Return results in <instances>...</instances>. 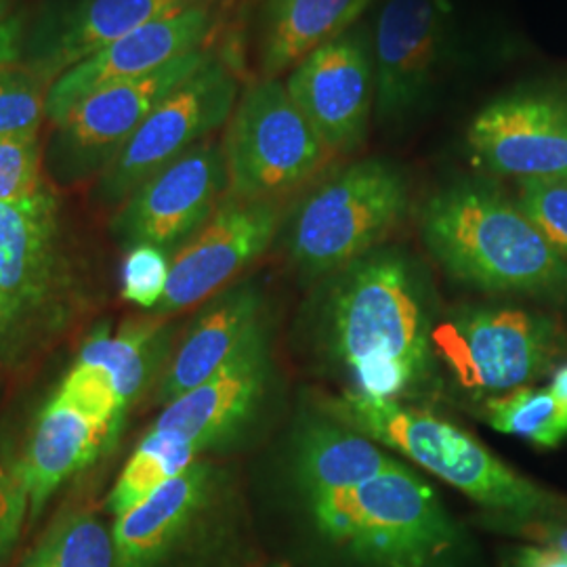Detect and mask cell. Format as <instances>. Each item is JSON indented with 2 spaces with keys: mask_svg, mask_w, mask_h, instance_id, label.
<instances>
[{
  "mask_svg": "<svg viewBox=\"0 0 567 567\" xmlns=\"http://www.w3.org/2000/svg\"><path fill=\"white\" fill-rule=\"evenodd\" d=\"M320 339L353 393L400 400L423 385L433 362L429 282L398 246H379L326 276Z\"/></svg>",
  "mask_w": 567,
  "mask_h": 567,
  "instance_id": "6da1fadb",
  "label": "cell"
},
{
  "mask_svg": "<svg viewBox=\"0 0 567 567\" xmlns=\"http://www.w3.org/2000/svg\"><path fill=\"white\" fill-rule=\"evenodd\" d=\"M419 227L429 255L456 282L496 295L567 299V259L489 182L440 187Z\"/></svg>",
  "mask_w": 567,
  "mask_h": 567,
  "instance_id": "7a4b0ae2",
  "label": "cell"
},
{
  "mask_svg": "<svg viewBox=\"0 0 567 567\" xmlns=\"http://www.w3.org/2000/svg\"><path fill=\"white\" fill-rule=\"evenodd\" d=\"M328 410L344 426L414 461L482 507L536 519L561 505V498L519 475L465 429L429 412L353 391L332 400Z\"/></svg>",
  "mask_w": 567,
  "mask_h": 567,
  "instance_id": "3957f363",
  "label": "cell"
},
{
  "mask_svg": "<svg viewBox=\"0 0 567 567\" xmlns=\"http://www.w3.org/2000/svg\"><path fill=\"white\" fill-rule=\"evenodd\" d=\"M328 543L377 567H437L456 527L433 487L400 465L309 503Z\"/></svg>",
  "mask_w": 567,
  "mask_h": 567,
  "instance_id": "277c9868",
  "label": "cell"
},
{
  "mask_svg": "<svg viewBox=\"0 0 567 567\" xmlns=\"http://www.w3.org/2000/svg\"><path fill=\"white\" fill-rule=\"evenodd\" d=\"M408 208L410 183L398 164H347L297 206L288 231L290 259L307 278H326L383 246Z\"/></svg>",
  "mask_w": 567,
  "mask_h": 567,
  "instance_id": "5b68a950",
  "label": "cell"
},
{
  "mask_svg": "<svg viewBox=\"0 0 567 567\" xmlns=\"http://www.w3.org/2000/svg\"><path fill=\"white\" fill-rule=\"evenodd\" d=\"M227 196L278 203L311 182L332 156L280 79L244 91L224 142Z\"/></svg>",
  "mask_w": 567,
  "mask_h": 567,
  "instance_id": "8992f818",
  "label": "cell"
},
{
  "mask_svg": "<svg viewBox=\"0 0 567 567\" xmlns=\"http://www.w3.org/2000/svg\"><path fill=\"white\" fill-rule=\"evenodd\" d=\"M433 353L461 385L505 395L545 377L564 347L553 318L522 307H473L435 324Z\"/></svg>",
  "mask_w": 567,
  "mask_h": 567,
  "instance_id": "52a82bcc",
  "label": "cell"
},
{
  "mask_svg": "<svg viewBox=\"0 0 567 567\" xmlns=\"http://www.w3.org/2000/svg\"><path fill=\"white\" fill-rule=\"evenodd\" d=\"M374 121L402 126L433 105L456 55L452 0H385L370 28Z\"/></svg>",
  "mask_w": 567,
  "mask_h": 567,
  "instance_id": "ba28073f",
  "label": "cell"
},
{
  "mask_svg": "<svg viewBox=\"0 0 567 567\" xmlns=\"http://www.w3.org/2000/svg\"><path fill=\"white\" fill-rule=\"evenodd\" d=\"M471 163L496 177H567V79L526 82L475 112L465 133Z\"/></svg>",
  "mask_w": 567,
  "mask_h": 567,
  "instance_id": "9c48e42d",
  "label": "cell"
},
{
  "mask_svg": "<svg viewBox=\"0 0 567 567\" xmlns=\"http://www.w3.org/2000/svg\"><path fill=\"white\" fill-rule=\"evenodd\" d=\"M213 58L210 51H194L143 79L107 86L76 103L55 122L49 140L51 175L61 183H76L103 173L154 107Z\"/></svg>",
  "mask_w": 567,
  "mask_h": 567,
  "instance_id": "30bf717a",
  "label": "cell"
},
{
  "mask_svg": "<svg viewBox=\"0 0 567 567\" xmlns=\"http://www.w3.org/2000/svg\"><path fill=\"white\" fill-rule=\"evenodd\" d=\"M236 103V76L213 58L154 107L121 154L107 164L100 177L97 198L103 204L124 203L152 175L221 128L231 118Z\"/></svg>",
  "mask_w": 567,
  "mask_h": 567,
  "instance_id": "8fae6325",
  "label": "cell"
},
{
  "mask_svg": "<svg viewBox=\"0 0 567 567\" xmlns=\"http://www.w3.org/2000/svg\"><path fill=\"white\" fill-rule=\"evenodd\" d=\"M284 84L330 154L360 152L374 121L377 97L370 25L360 21L307 55Z\"/></svg>",
  "mask_w": 567,
  "mask_h": 567,
  "instance_id": "7c38bea8",
  "label": "cell"
},
{
  "mask_svg": "<svg viewBox=\"0 0 567 567\" xmlns=\"http://www.w3.org/2000/svg\"><path fill=\"white\" fill-rule=\"evenodd\" d=\"M227 189L224 143L204 140L164 166L122 203L112 231L122 244L175 255L219 208Z\"/></svg>",
  "mask_w": 567,
  "mask_h": 567,
  "instance_id": "4fadbf2b",
  "label": "cell"
},
{
  "mask_svg": "<svg viewBox=\"0 0 567 567\" xmlns=\"http://www.w3.org/2000/svg\"><path fill=\"white\" fill-rule=\"evenodd\" d=\"M224 20V0H200L150 21L63 72L47 93V118L60 122L93 93L137 81L171 61L203 51Z\"/></svg>",
  "mask_w": 567,
  "mask_h": 567,
  "instance_id": "5bb4252c",
  "label": "cell"
},
{
  "mask_svg": "<svg viewBox=\"0 0 567 567\" xmlns=\"http://www.w3.org/2000/svg\"><path fill=\"white\" fill-rule=\"evenodd\" d=\"M200 0H41L23 13L20 65L49 86L150 21Z\"/></svg>",
  "mask_w": 567,
  "mask_h": 567,
  "instance_id": "9a60e30c",
  "label": "cell"
},
{
  "mask_svg": "<svg viewBox=\"0 0 567 567\" xmlns=\"http://www.w3.org/2000/svg\"><path fill=\"white\" fill-rule=\"evenodd\" d=\"M280 225V204L227 196L203 229L173 255L166 292L154 311L177 313L217 295L264 255Z\"/></svg>",
  "mask_w": 567,
  "mask_h": 567,
  "instance_id": "2e32d148",
  "label": "cell"
},
{
  "mask_svg": "<svg viewBox=\"0 0 567 567\" xmlns=\"http://www.w3.org/2000/svg\"><path fill=\"white\" fill-rule=\"evenodd\" d=\"M219 496V471L196 461L131 508L112 527L118 567H175L208 526Z\"/></svg>",
  "mask_w": 567,
  "mask_h": 567,
  "instance_id": "e0dca14e",
  "label": "cell"
},
{
  "mask_svg": "<svg viewBox=\"0 0 567 567\" xmlns=\"http://www.w3.org/2000/svg\"><path fill=\"white\" fill-rule=\"evenodd\" d=\"M60 206L49 187L0 203V299L11 337L55 295L61 280Z\"/></svg>",
  "mask_w": 567,
  "mask_h": 567,
  "instance_id": "ac0fdd59",
  "label": "cell"
},
{
  "mask_svg": "<svg viewBox=\"0 0 567 567\" xmlns=\"http://www.w3.org/2000/svg\"><path fill=\"white\" fill-rule=\"evenodd\" d=\"M271 360L264 326L203 385L166 404L152 429L175 431L203 450L236 435L255 414L269 383Z\"/></svg>",
  "mask_w": 567,
  "mask_h": 567,
  "instance_id": "d6986e66",
  "label": "cell"
},
{
  "mask_svg": "<svg viewBox=\"0 0 567 567\" xmlns=\"http://www.w3.org/2000/svg\"><path fill=\"white\" fill-rule=\"evenodd\" d=\"M261 324V295L255 286L225 290L189 328L164 368L158 402L171 404L221 370Z\"/></svg>",
  "mask_w": 567,
  "mask_h": 567,
  "instance_id": "ffe728a7",
  "label": "cell"
},
{
  "mask_svg": "<svg viewBox=\"0 0 567 567\" xmlns=\"http://www.w3.org/2000/svg\"><path fill=\"white\" fill-rule=\"evenodd\" d=\"M114 437L112 426L53 395L42 408L25 454L16 466L28 489L30 517H39L55 489L91 465Z\"/></svg>",
  "mask_w": 567,
  "mask_h": 567,
  "instance_id": "44dd1931",
  "label": "cell"
},
{
  "mask_svg": "<svg viewBox=\"0 0 567 567\" xmlns=\"http://www.w3.org/2000/svg\"><path fill=\"white\" fill-rule=\"evenodd\" d=\"M374 0H259L257 55L264 79H280L358 25Z\"/></svg>",
  "mask_w": 567,
  "mask_h": 567,
  "instance_id": "7402d4cb",
  "label": "cell"
},
{
  "mask_svg": "<svg viewBox=\"0 0 567 567\" xmlns=\"http://www.w3.org/2000/svg\"><path fill=\"white\" fill-rule=\"evenodd\" d=\"M395 465L400 461L349 426H307L297 446V477L309 503L358 487Z\"/></svg>",
  "mask_w": 567,
  "mask_h": 567,
  "instance_id": "603a6c76",
  "label": "cell"
},
{
  "mask_svg": "<svg viewBox=\"0 0 567 567\" xmlns=\"http://www.w3.org/2000/svg\"><path fill=\"white\" fill-rule=\"evenodd\" d=\"M171 349V328L161 320L122 326L112 337L103 328L81 349L76 362L102 368L112 379L124 412L163 377Z\"/></svg>",
  "mask_w": 567,
  "mask_h": 567,
  "instance_id": "cb8c5ba5",
  "label": "cell"
},
{
  "mask_svg": "<svg viewBox=\"0 0 567 567\" xmlns=\"http://www.w3.org/2000/svg\"><path fill=\"white\" fill-rule=\"evenodd\" d=\"M203 452V447L183 437L182 433L150 429L112 487L105 503L107 513L118 519L131 508L142 505L150 494L194 465Z\"/></svg>",
  "mask_w": 567,
  "mask_h": 567,
  "instance_id": "d4e9b609",
  "label": "cell"
},
{
  "mask_svg": "<svg viewBox=\"0 0 567 567\" xmlns=\"http://www.w3.org/2000/svg\"><path fill=\"white\" fill-rule=\"evenodd\" d=\"M21 567H118L114 532L89 511L63 513Z\"/></svg>",
  "mask_w": 567,
  "mask_h": 567,
  "instance_id": "484cf974",
  "label": "cell"
},
{
  "mask_svg": "<svg viewBox=\"0 0 567 567\" xmlns=\"http://www.w3.org/2000/svg\"><path fill=\"white\" fill-rule=\"evenodd\" d=\"M487 425L540 447H557L567 440V402L550 389L522 386L489 398Z\"/></svg>",
  "mask_w": 567,
  "mask_h": 567,
  "instance_id": "4316f807",
  "label": "cell"
},
{
  "mask_svg": "<svg viewBox=\"0 0 567 567\" xmlns=\"http://www.w3.org/2000/svg\"><path fill=\"white\" fill-rule=\"evenodd\" d=\"M49 84L23 65L0 68V137L39 135Z\"/></svg>",
  "mask_w": 567,
  "mask_h": 567,
  "instance_id": "83f0119b",
  "label": "cell"
},
{
  "mask_svg": "<svg viewBox=\"0 0 567 567\" xmlns=\"http://www.w3.org/2000/svg\"><path fill=\"white\" fill-rule=\"evenodd\" d=\"M55 395L61 402H65L82 414L112 426L118 435V426L122 425L124 408H122L118 393L114 389L112 379L102 368L76 362L74 368L68 372Z\"/></svg>",
  "mask_w": 567,
  "mask_h": 567,
  "instance_id": "f1b7e54d",
  "label": "cell"
},
{
  "mask_svg": "<svg viewBox=\"0 0 567 567\" xmlns=\"http://www.w3.org/2000/svg\"><path fill=\"white\" fill-rule=\"evenodd\" d=\"M515 203L548 244L567 259V177L519 179Z\"/></svg>",
  "mask_w": 567,
  "mask_h": 567,
  "instance_id": "f546056e",
  "label": "cell"
},
{
  "mask_svg": "<svg viewBox=\"0 0 567 567\" xmlns=\"http://www.w3.org/2000/svg\"><path fill=\"white\" fill-rule=\"evenodd\" d=\"M39 135L0 137V203H21L47 187Z\"/></svg>",
  "mask_w": 567,
  "mask_h": 567,
  "instance_id": "4dcf8cb0",
  "label": "cell"
},
{
  "mask_svg": "<svg viewBox=\"0 0 567 567\" xmlns=\"http://www.w3.org/2000/svg\"><path fill=\"white\" fill-rule=\"evenodd\" d=\"M171 259L173 257L158 246H131L122 264V297L143 309H156L166 292Z\"/></svg>",
  "mask_w": 567,
  "mask_h": 567,
  "instance_id": "1f68e13d",
  "label": "cell"
},
{
  "mask_svg": "<svg viewBox=\"0 0 567 567\" xmlns=\"http://www.w3.org/2000/svg\"><path fill=\"white\" fill-rule=\"evenodd\" d=\"M30 513L28 489L18 473L0 466V559L18 545L21 526Z\"/></svg>",
  "mask_w": 567,
  "mask_h": 567,
  "instance_id": "d6a6232c",
  "label": "cell"
},
{
  "mask_svg": "<svg viewBox=\"0 0 567 567\" xmlns=\"http://www.w3.org/2000/svg\"><path fill=\"white\" fill-rule=\"evenodd\" d=\"M513 567H567V555L550 547H526L515 555Z\"/></svg>",
  "mask_w": 567,
  "mask_h": 567,
  "instance_id": "836d02e7",
  "label": "cell"
},
{
  "mask_svg": "<svg viewBox=\"0 0 567 567\" xmlns=\"http://www.w3.org/2000/svg\"><path fill=\"white\" fill-rule=\"evenodd\" d=\"M548 389H550L555 395H559L561 400H566L567 402V364L555 370V374H553V383H550Z\"/></svg>",
  "mask_w": 567,
  "mask_h": 567,
  "instance_id": "e575fe53",
  "label": "cell"
},
{
  "mask_svg": "<svg viewBox=\"0 0 567 567\" xmlns=\"http://www.w3.org/2000/svg\"><path fill=\"white\" fill-rule=\"evenodd\" d=\"M4 339H11V326H9V318H7L2 299H0V343H2Z\"/></svg>",
  "mask_w": 567,
  "mask_h": 567,
  "instance_id": "d590c367",
  "label": "cell"
},
{
  "mask_svg": "<svg viewBox=\"0 0 567 567\" xmlns=\"http://www.w3.org/2000/svg\"><path fill=\"white\" fill-rule=\"evenodd\" d=\"M13 0H0V25L2 21L9 20L13 16Z\"/></svg>",
  "mask_w": 567,
  "mask_h": 567,
  "instance_id": "8d00e7d4",
  "label": "cell"
},
{
  "mask_svg": "<svg viewBox=\"0 0 567 567\" xmlns=\"http://www.w3.org/2000/svg\"><path fill=\"white\" fill-rule=\"evenodd\" d=\"M269 567H280V566H269Z\"/></svg>",
  "mask_w": 567,
  "mask_h": 567,
  "instance_id": "74e56055",
  "label": "cell"
}]
</instances>
